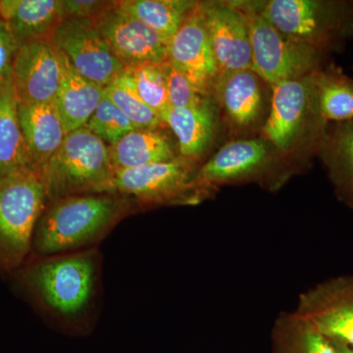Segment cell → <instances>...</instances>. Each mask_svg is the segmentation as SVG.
Masks as SVG:
<instances>
[{
    "label": "cell",
    "instance_id": "5",
    "mask_svg": "<svg viewBox=\"0 0 353 353\" xmlns=\"http://www.w3.org/2000/svg\"><path fill=\"white\" fill-rule=\"evenodd\" d=\"M114 173L109 146L83 127L66 134L41 176L50 201L81 194H105Z\"/></svg>",
    "mask_w": 353,
    "mask_h": 353
},
{
    "label": "cell",
    "instance_id": "12",
    "mask_svg": "<svg viewBox=\"0 0 353 353\" xmlns=\"http://www.w3.org/2000/svg\"><path fill=\"white\" fill-rule=\"evenodd\" d=\"M103 38L125 68L169 61L168 46L157 32L115 6L94 20Z\"/></svg>",
    "mask_w": 353,
    "mask_h": 353
},
{
    "label": "cell",
    "instance_id": "30",
    "mask_svg": "<svg viewBox=\"0 0 353 353\" xmlns=\"http://www.w3.org/2000/svg\"><path fill=\"white\" fill-rule=\"evenodd\" d=\"M167 85L169 108H196L211 99L199 92L185 74L170 62L167 64Z\"/></svg>",
    "mask_w": 353,
    "mask_h": 353
},
{
    "label": "cell",
    "instance_id": "22",
    "mask_svg": "<svg viewBox=\"0 0 353 353\" xmlns=\"http://www.w3.org/2000/svg\"><path fill=\"white\" fill-rule=\"evenodd\" d=\"M319 154L336 196L353 208V121L328 126Z\"/></svg>",
    "mask_w": 353,
    "mask_h": 353
},
{
    "label": "cell",
    "instance_id": "20",
    "mask_svg": "<svg viewBox=\"0 0 353 353\" xmlns=\"http://www.w3.org/2000/svg\"><path fill=\"white\" fill-rule=\"evenodd\" d=\"M161 118L175 134L181 157L196 161L208 150L216 129L211 99L196 108H168Z\"/></svg>",
    "mask_w": 353,
    "mask_h": 353
},
{
    "label": "cell",
    "instance_id": "7",
    "mask_svg": "<svg viewBox=\"0 0 353 353\" xmlns=\"http://www.w3.org/2000/svg\"><path fill=\"white\" fill-rule=\"evenodd\" d=\"M250 31L252 70L270 87L321 69L324 53L285 36L253 8L250 1H234Z\"/></svg>",
    "mask_w": 353,
    "mask_h": 353
},
{
    "label": "cell",
    "instance_id": "24",
    "mask_svg": "<svg viewBox=\"0 0 353 353\" xmlns=\"http://www.w3.org/2000/svg\"><path fill=\"white\" fill-rule=\"evenodd\" d=\"M199 1L190 0H122L118 6L157 32L168 46Z\"/></svg>",
    "mask_w": 353,
    "mask_h": 353
},
{
    "label": "cell",
    "instance_id": "31",
    "mask_svg": "<svg viewBox=\"0 0 353 353\" xmlns=\"http://www.w3.org/2000/svg\"><path fill=\"white\" fill-rule=\"evenodd\" d=\"M64 18L97 19L104 11L115 6L117 1L101 0H62Z\"/></svg>",
    "mask_w": 353,
    "mask_h": 353
},
{
    "label": "cell",
    "instance_id": "13",
    "mask_svg": "<svg viewBox=\"0 0 353 353\" xmlns=\"http://www.w3.org/2000/svg\"><path fill=\"white\" fill-rule=\"evenodd\" d=\"M61 76V57L51 39L30 41L16 51L11 81L18 101L54 102Z\"/></svg>",
    "mask_w": 353,
    "mask_h": 353
},
{
    "label": "cell",
    "instance_id": "8",
    "mask_svg": "<svg viewBox=\"0 0 353 353\" xmlns=\"http://www.w3.org/2000/svg\"><path fill=\"white\" fill-rule=\"evenodd\" d=\"M182 157L168 162L115 171L105 194L134 197L145 204L197 202L211 192L197 179L199 169Z\"/></svg>",
    "mask_w": 353,
    "mask_h": 353
},
{
    "label": "cell",
    "instance_id": "9",
    "mask_svg": "<svg viewBox=\"0 0 353 353\" xmlns=\"http://www.w3.org/2000/svg\"><path fill=\"white\" fill-rule=\"evenodd\" d=\"M51 41L80 75L101 87L124 71L94 20L64 18Z\"/></svg>",
    "mask_w": 353,
    "mask_h": 353
},
{
    "label": "cell",
    "instance_id": "27",
    "mask_svg": "<svg viewBox=\"0 0 353 353\" xmlns=\"http://www.w3.org/2000/svg\"><path fill=\"white\" fill-rule=\"evenodd\" d=\"M168 62L139 65L124 69L125 75L134 92L148 108L160 116L169 108L167 85Z\"/></svg>",
    "mask_w": 353,
    "mask_h": 353
},
{
    "label": "cell",
    "instance_id": "17",
    "mask_svg": "<svg viewBox=\"0 0 353 353\" xmlns=\"http://www.w3.org/2000/svg\"><path fill=\"white\" fill-rule=\"evenodd\" d=\"M18 112L32 169L41 173L66 137L63 121L55 101L19 102Z\"/></svg>",
    "mask_w": 353,
    "mask_h": 353
},
{
    "label": "cell",
    "instance_id": "2",
    "mask_svg": "<svg viewBox=\"0 0 353 353\" xmlns=\"http://www.w3.org/2000/svg\"><path fill=\"white\" fill-rule=\"evenodd\" d=\"M97 270V252L82 250L36 262L25 269L23 280L48 310L73 319L83 314L94 299Z\"/></svg>",
    "mask_w": 353,
    "mask_h": 353
},
{
    "label": "cell",
    "instance_id": "19",
    "mask_svg": "<svg viewBox=\"0 0 353 353\" xmlns=\"http://www.w3.org/2000/svg\"><path fill=\"white\" fill-rule=\"evenodd\" d=\"M60 57L62 76L55 104L68 134L87 125L103 99L104 88L80 75L61 52Z\"/></svg>",
    "mask_w": 353,
    "mask_h": 353
},
{
    "label": "cell",
    "instance_id": "33",
    "mask_svg": "<svg viewBox=\"0 0 353 353\" xmlns=\"http://www.w3.org/2000/svg\"><path fill=\"white\" fill-rule=\"evenodd\" d=\"M333 341L339 353H353V345H345V343H340V341Z\"/></svg>",
    "mask_w": 353,
    "mask_h": 353
},
{
    "label": "cell",
    "instance_id": "25",
    "mask_svg": "<svg viewBox=\"0 0 353 353\" xmlns=\"http://www.w3.org/2000/svg\"><path fill=\"white\" fill-rule=\"evenodd\" d=\"M318 104L327 122L353 121V80L341 68L330 65L314 73Z\"/></svg>",
    "mask_w": 353,
    "mask_h": 353
},
{
    "label": "cell",
    "instance_id": "28",
    "mask_svg": "<svg viewBox=\"0 0 353 353\" xmlns=\"http://www.w3.org/2000/svg\"><path fill=\"white\" fill-rule=\"evenodd\" d=\"M104 92L137 128L159 129L163 126L161 116L139 99L130 85L124 71L104 88Z\"/></svg>",
    "mask_w": 353,
    "mask_h": 353
},
{
    "label": "cell",
    "instance_id": "15",
    "mask_svg": "<svg viewBox=\"0 0 353 353\" xmlns=\"http://www.w3.org/2000/svg\"><path fill=\"white\" fill-rule=\"evenodd\" d=\"M168 58L169 62L185 74L199 92L205 97L212 95L219 68L204 25L199 2L169 41Z\"/></svg>",
    "mask_w": 353,
    "mask_h": 353
},
{
    "label": "cell",
    "instance_id": "4",
    "mask_svg": "<svg viewBox=\"0 0 353 353\" xmlns=\"http://www.w3.org/2000/svg\"><path fill=\"white\" fill-rule=\"evenodd\" d=\"M314 73L272 87L270 108L262 134L281 153L299 145L318 153L321 148L329 123L318 104Z\"/></svg>",
    "mask_w": 353,
    "mask_h": 353
},
{
    "label": "cell",
    "instance_id": "1",
    "mask_svg": "<svg viewBox=\"0 0 353 353\" xmlns=\"http://www.w3.org/2000/svg\"><path fill=\"white\" fill-rule=\"evenodd\" d=\"M131 209L129 197L119 194L53 199L39 217L32 248L46 256L78 252L101 241Z\"/></svg>",
    "mask_w": 353,
    "mask_h": 353
},
{
    "label": "cell",
    "instance_id": "14",
    "mask_svg": "<svg viewBox=\"0 0 353 353\" xmlns=\"http://www.w3.org/2000/svg\"><path fill=\"white\" fill-rule=\"evenodd\" d=\"M219 74L252 69L250 31L234 1L199 2Z\"/></svg>",
    "mask_w": 353,
    "mask_h": 353
},
{
    "label": "cell",
    "instance_id": "23",
    "mask_svg": "<svg viewBox=\"0 0 353 353\" xmlns=\"http://www.w3.org/2000/svg\"><path fill=\"white\" fill-rule=\"evenodd\" d=\"M18 104L12 81L0 85V180L13 172L32 168Z\"/></svg>",
    "mask_w": 353,
    "mask_h": 353
},
{
    "label": "cell",
    "instance_id": "10",
    "mask_svg": "<svg viewBox=\"0 0 353 353\" xmlns=\"http://www.w3.org/2000/svg\"><path fill=\"white\" fill-rule=\"evenodd\" d=\"M294 312L330 340L353 345V276L330 279L306 290Z\"/></svg>",
    "mask_w": 353,
    "mask_h": 353
},
{
    "label": "cell",
    "instance_id": "32",
    "mask_svg": "<svg viewBox=\"0 0 353 353\" xmlns=\"http://www.w3.org/2000/svg\"><path fill=\"white\" fill-rule=\"evenodd\" d=\"M18 46L6 26L0 21V85L11 80L14 58Z\"/></svg>",
    "mask_w": 353,
    "mask_h": 353
},
{
    "label": "cell",
    "instance_id": "11",
    "mask_svg": "<svg viewBox=\"0 0 353 353\" xmlns=\"http://www.w3.org/2000/svg\"><path fill=\"white\" fill-rule=\"evenodd\" d=\"M281 153L264 138L232 141L199 168L197 179L204 189L259 180L270 173Z\"/></svg>",
    "mask_w": 353,
    "mask_h": 353
},
{
    "label": "cell",
    "instance_id": "26",
    "mask_svg": "<svg viewBox=\"0 0 353 353\" xmlns=\"http://www.w3.org/2000/svg\"><path fill=\"white\" fill-rule=\"evenodd\" d=\"M274 336L280 353H339L333 341L294 312L281 313Z\"/></svg>",
    "mask_w": 353,
    "mask_h": 353
},
{
    "label": "cell",
    "instance_id": "6",
    "mask_svg": "<svg viewBox=\"0 0 353 353\" xmlns=\"http://www.w3.org/2000/svg\"><path fill=\"white\" fill-rule=\"evenodd\" d=\"M46 204L48 192L39 172L21 169L0 180V270H15L27 259Z\"/></svg>",
    "mask_w": 353,
    "mask_h": 353
},
{
    "label": "cell",
    "instance_id": "29",
    "mask_svg": "<svg viewBox=\"0 0 353 353\" xmlns=\"http://www.w3.org/2000/svg\"><path fill=\"white\" fill-rule=\"evenodd\" d=\"M105 143L112 145L130 132L138 129L104 92L103 99L85 126Z\"/></svg>",
    "mask_w": 353,
    "mask_h": 353
},
{
    "label": "cell",
    "instance_id": "18",
    "mask_svg": "<svg viewBox=\"0 0 353 353\" xmlns=\"http://www.w3.org/2000/svg\"><path fill=\"white\" fill-rule=\"evenodd\" d=\"M63 19L62 0H0V21L18 48L30 41L51 39Z\"/></svg>",
    "mask_w": 353,
    "mask_h": 353
},
{
    "label": "cell",
    "instance_id": "16",
    "mask_svg": "<svg viewBox=\"0 0 353 353\" xmlns=\"http://www.w3.org/2000/svg\"><path fill=\"white\" fill-rule=\"evenodd\" d=\"M267 85L252 69L218 75L212 95L229 126L236 131H250L263 121Z\"/></svg>",
    "mask_w": 353,
    "mask_h": 353
},
{
    "label": "cell",
    "instance_id": "3",
    "mask_svg": "<svg viewBox=\"0 0 353 353\" xmlns=\"http://www.w3.org/2000/svg\"><path fill=\"white\" fill-rule=\"evenodd\" d=\"M250 3L285 36L323 53L353 38V1L268 0Z\"/></svg>",
    "mask_w": 353,
    "mask_h": 353
},
{
    "label": "cell",
    "instance_id": "21",
    "mask_svg": "<svg viewBox=\"0 0 353 353\" xmlns=\"http://www.w3.org/2000/svg\"><path fill=\"white\" fill-rule=\"evenodd\" d=\"M109 150L115 171L172 161L180 157L170 138L152 128H138L130 132L109 145Z\"/></svg>",
    "mask_w": 353,
    "mask_h": 353
}]
</instances>
